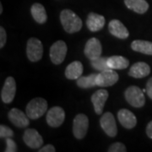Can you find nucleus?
I'll use <instances>...</instances> for the list:
<instances>
[{
  "label": "nucleus",
  "instance_id": "nucleus-1",
  "mask_svg": "<svg viewBox=\"0 0 152 152\" xmlns=\"http://www.w3.org/2000/svg\"><path fill=\"white\" fill-rule=\"evenodd\" d=\"M60 21L64 31L69 34L80 31L83 26L81 19L70 10H64L61 12Z\"/></svg>",
  "mask_w": 152,
  "mask_h": 152
},
{
  "label": "nucleus",
  "instance_id": "nucleus-2",
  "mask_svg": "<svg viewBox=\"0 0 152 152\" xmlns=\"http://www.w3.org/2000/svg\"><path fill=\"white\" fill-rule=\"evenodd\" d=\"M48 109V102L43 98L32 99L26 106V114L30 119L36 120L42 117Z\"/></svg>",
  "mask_w": 152,
  "mask_h": 152
},
{
  "label": "nucleus",
  "instance_id": "nucleus-3",
  "mask_svg": "<svg viewBox=\"0 0 152 152\" xmlns=\"http://www.w3.org/2000/svg\"><path fill=\"white\" fill-rule=\"evenodd\" d=\"M143 92H144L143 90H141L140 87L131 86L128 87L127 90L125 91V99L132 107L140 108L144 107L145 103V98Z\"/></svg>",
  "mask_w": 152,
  "mask_h": 152
},
{
  "label": "nucleus",
  "instance_id": "nucleus-4",
  "mask_svg": "<svg viewBox=\"0 0 152 152\" xmlns=\"http://www.w3.org/2000/svg\"><path fill=\"white\" fill-rule=\"evenodd\" d=\"M43 54V46L37 38L31 37L28 40L26 46V55L31 62H37L42 59Z\"/></svg>",
  "mask_w": 152,
  "mask_h": 152
},
{
  "label": "nucleus",
  "instance_id": "nucleus-5",
  "mask_svg": "<svg viewBox=\"0 0 152 152\" xmlns=\"http://www.w3.org/2000/svg\"><path fill=\"white\" fill-rule=\"evenodd\" d=\"M89 128V119L85 114L76 115L73 123V134L78 140H82L86 135Z\"/></svg>",
  "mask_w": 152,
  "mask_h": 152
},
{
  "label": "nucleus",
  "instance_id": "nucleus-6",
  "mask_svg": "<svg viewBox=\"0 0 152 152\" xmlns=\"http://www.w3.org/2000/svg\"><path fill=\"white\" fill-rule=\"evenodd\" d=\"M67 45L64 41H57L50 48V58L54 64H62L67 53Z\"/></svg>",
  "mask_w": 152,
  "mask_h": 152
},
{
  "label": "nucleus",
  "instance_id": "nucleus-7",
  "mask_svg": "<svg viewBox=\"0 0 152 152\" xmlns=\"http://www.w3.org/2000/svg\"><path fill=\"white\" fill-rule=\"evenodd\" d=\"M47 123L52 128H58L63 124L65 119L64 110L60 107H53L47 113Z\"/></svg>",
  "mask_w": 152,
  "mask_h": 152
},
{
  "label": "nucleus",
  "instance_id": "nucleus-8",
  "mask_svg": "<svg viewBox=\"0 0 152 152\" xmlns=\"http://www.w3.org/2000/svg\"><path fill=\"white\" fill-rule=\"evenodd\" d=\"M16 93V82L13 77H8L5 80L4 86L1 91V99L4 103H11L15 96Z\"/></svg>",
  "mask_w": 152,
  "mask_h": 152
},
{
  "label": "nucleus",
  "instance_id": "nucleus-9",
  "mask_svg": "<svg viewBox=\"0 0 152 152\" xmlns=\"http://www.w3.org/2000/svg\"><path fill=\"white\" fill-rule=\"evenodd\" d=\"M118 79L119 76L118 73L115 72L113 69H109L100 72V74H97L96 82L98 86L108 87L115 85L118 81Z\"/></svg>",
  "mask_w": 152,
  "mask_h": 152
},
{
  "label": "nucleus",
  "instance_id": "nucleus-10",
  "mask_svg": "<svg viewBox=\"0 0 152 152\" xmlns=\"http://www.w3.org/2000/svg\"><path fill=\"white\" fill-rule=\"evenodd\" d=\"M102 53V47L97 38L92 37L87 41L84 49V53L87 58L93 60L101 57Z\"/></svg>",
  "mask_w": 152,
  "mask_h": 152
},
{
  "label": "nucleus",
  "instance_id": "nucleus-11",
  "mask_svg": "<svg viewBox=\"0 0 152 152\" xmlns=\"http://www.w3.org/2000/svg\"><path fill=\"white\" fill-rule=\"evenodd\" d=\"M100 124L103 131L109 136L113 138L118 134V128L113 115L111 113H106L100 119Z\"/></svg>",
  "mask_w": 152,
  "mask_h": 152
},
{
  "label": "nucleus",
  "instance_id": "nucleus-12",
  "mask_svg": "<svg viewBox=\"0 0 152 152\" xmlns=\"http://www.w3.org/2000/svg\"><path fill=\"white\" fill-rule=\"evenodd\" d=\"M23 140L28 147L31 149H39L43 145L42 137L34 129H28L25 131Z\"/></svg>",
  "mask_w": 152,
  "mask_h": 152
},
{
  "label": "nucleus",
  "instance_id": "nucleus-13",
  "mask_svg": "<svg viewBox=\"0 0 152 152\" xmlns=\"http://www.w3.org/2000/svg\"><path fill=\"white\" fill-rule=\"evenodd\" d=\"M9 119L17 128H26L30 124V118L21 110L12 108L9 112Z\"/></svg>",
  "mask_w": 152,
  "mask_h": 152
},
{
  "label": "nucleus",
  "instance_id": "nucleus-14",
  "mask_svg": "<svg viewBox=\"0 0 152 152\" xmlns=\"http://www.w3.org/2000/svg\"><path fill=\"white\" fill-rule=\"evenodd\" d=\"M108 98V92L107 90L100 89L91 96V102L94 106L95 112L97 115H101L103 112L104 106Z\"/></svg>",
  "mask_w": 152,
  "mask_h": 152
},
{
  "label": "nucleus",
  "instance_id": "nucleus-15",
  "mask_svg": "<svg viewBox=\"0 0 152 152\" xmlns=\"http://www.w3.org/2000/svg\"><path fill=\"white\" fill-rule=\"evenodd\" d=\"M118 118L120 124L125 129H131L137 124V118L135 115L128 109H121L118 113Z\"/></svg>",
  "mask_w": 152,
  "mask_h": 152
},
{
  "label": "nucleus",
  "instance_id": "nucleus-16",
  "mask_svg": "<svg viewBox=\"0 0 152 152\" xmlns=\"http://www.w3.org/2000/svg\"><path fill=\"white\" fill-rule=\"evenodd\" d=\"M105 23H106L105 17L96 13L91 12L89 14V15L87 17V27L92 32H96V31H101L104 27Z\"/></svg>",
  "mask_w": 152,
  "mask_h": 152
},
{
  "label": "nucleus",
  "instance_id": "nucleus-17",
  "mask_svg": "<svg viewBox=\"0 0 152 152\" xmlns=\"http://www.w3.org/2000/svg\"><path fill=\"white\" fill-rule=\"evenodd\" d=\"M109 32L113 36L119 39H126L129 37V32L125 26L118 20H111L108 25Z\"/></svg>",
  "mask_w": 152,
  "mask_h": 152
},
{
  "label": "nucleus",
  "instance_id": "nucleus-18",
  "mask_svg": "<svg viewBox=\"0 0 152 152\" xmlns=\"http://www.w3.org/2000/svg\"><path fill=\"white\" fill-rule=\"evenodd\" d=\"M151 73V67L145 62H138L132 65L129 71V75L136 79L146 77Z\"/></svg>",
  "mask_w": 152,
  "mask_h": 152
},
{
  "label": "nucleus",
  "instance_id": "nucleus-19",
  "mask_svg": "<svg viewBox=\"0 0 152 152\" xmlns=\"http://www.w3.org/2000/svg\"><path fill=\"white\" fill-rule=\"evenodd\" d=\"M83 64L80 61H75L67 66L65 69L66 78L69 80H77L83 74Z\"/></svg>",
  "mask_w": 152,
  "mask_h": 152
},
{
  "label": "nucleus",
  "instance_id": "nucleus-20",
  "mask_svg": "<svg viewBox=\"0 0 152 152\" xmlns=\"http://www.w3.org/2000/svg\"><path fill=\"white\" fill-rule=\"evenodd\" d=\"M124 4L128 9L140 15L145 14L149 10V4L145 0H124Z\"/></svg>",
  "mask_w": 152,
  "mask_h": 152
},
{
  "label": "nucleus",
  "instance_id": "nucleus-21",
  "mask_svg": "<svg viewBox=\"0 0 152 152\" xmlns=\"http://www.w3.org/2000/svg\"><path fill=\"white\" fill-rule=\"evenodd\" d=\"M31 13L35 21L38 24H44L48 20L47 12L44 6L39 3L34 4L31 8Z\"/></svg>",
  "mask_w": 152,
  "mask_h": 152
},
{
  "label": "nucleus",
  "instance_id": "nucleus-22",
  "mask_svg": "<svg viewBox=\"0 0 152 152\" xmlns=\"http://www.w3.org/2000/svg\"><path fill=\"white\" fill-rule=\"evenodd\" d=\"M107 64L113 69H124L129 65V60L123 56H112L107 59Z\"/></svg>",
  "mask_w": 152,
  "mask_h": 152
},
{
  "label": "nucleus",
  "instance_id": "nucleus-23",
  "mask_svg": "<svg viewBox=\"0 0 152 152\" xmlns=\"http://www.w3.org/2000/svg\"><path fill=\"white\" fill-rule=\"evenodd\" d=\"M131 48L134 51L143 54L152 55V42L144 40H135L131 43Z\"/></svg>",
  "mask_w": 152,
  "mask_h": 152
},
{
  "label": "nucleus",
  "instance_id": "nucleus-24",
  "mask_svg": "<svg viewBox=\"0 0 152 152\" xmlns=\"http://www.w3.org/2000/svg\"><path fill=\"white\" fill-rule=\"evenodd\" d=\"M96 78H97V74H91L89 76H83L77 79L76 84L79 87L82 89H89L92 88L97 86L96 82Z\"/></svg>",
  "mask_w": 152,
  "mask_h": 152
},
{
  "label": "nucleus",
  "instance_id": "nucleus-25",
  "mask_svg": "<svg viewBox=\"0 0 152 152\" xmlns=\"http://www.w3.org/2000/svg\"><path fill=\"white\" fill-rule=\"evenodd\" d=\"M107 59H108V58H107V57H99L96 59L91 60V64L95 69L102 72V71L110 69L107 64Z\"/></svg>",
  "mask_w": 152,
  "mask_h": 152
},
{
  "label": "nucleus",
  "instance_id": "nucleus-26",
  "mask_svg": "<svg viewBox=\"0 0 152 152\" xmlns=\"http://www.w3.org/2000/svg\"><path fill=\"white\" fill-rule=\"evenodd\" d=\"M14 131L10 129L8 126L1 124L0 126V138L1 139H7V138H12L14 136Z\"/></svg>",
  "mask_w": 152,
  "mask_h": 152
},
{
  "label": "nucleus",
  "instance_id": "nucleus-27",
  "mask_svg": "<svg viewBox=\"0 0 152 152\" xmlns=\"http://www.w3.org/2000/svg\"><path fill=\"white\" fill-rule=\"evenodd\" d=\"M109 152H126L127 151V149L125 145L123 143H120V142H117V143H114L111 146L109 147L108 149Z\"/></svg>",
  "mask_w": 152,
  "mask_h": 152
},
{
  "label": "nucleus",
  "instance_id": "nucleus-28",
  "mask_svg": "<svg viewBox=\"0 0 152 152\" xmlns=\"http://www.w3.org/2000/svg\"><path fill=\"white\" fill-rule=\"evenodd\" d=\"M6 142V149L5 152H16L17 151V145L14 140L12 138H7L5 139Z\"/></svg>",
  "mask_w": 152,
  "mask_h": 152
},
{
  "label": "nucleus",
  "instance_id": "nucleus-29",
  "mask_svg": "<svg viewBox=\"0 0 152 152\" xmlns=\"http://www.w3.org/2000/svg\"><path fill=\"white\" fill-rule=\"evenodd\" d=\"M7 40V34L4 27H0V48H3L4 47Z\"/></svg>",
  "mask_w": 152,
  "mask_h": 152
},
{
  "label": "nucleus",
  "instance_id": "nucleus-30",
  "mask_svg": "<svg viewBox=\"0 0 152 152\" xmlns=\"http://www.w3.org/2000/svg\"><path fill=\"white\" fill-rule=\"evenodd\" d=\"M39 152H55L56 149L53 145H46L42 149H39Z\"/></svg>",
  "mask_w": 152,
  "mask_h": 152
},
{
  "label": "nucleus",
  "instance_id": "nucleus-31",
  "mask_svg": "<svg viewBox=\"0 0 152 152\" xmlns=\"http://www.w3.org/2000/svg\"><path fill=\"white\" fill-rule=\"evenodd\" d=\"M145 90H146V93L147 95H148V96L152 100V77L147 81Z\"/></svg>",
  "mask_w": 152,
  "mask_h": 152
},
{
  "label": "nucleus",
  "instance_id": "nucleus-32",
  "mask_svg": "<svg viewBox=\"0 0 152 152\" xmlns=\"http://www.w3.org/2000/svg\"><path fill=\"white\" fill-rule=\"evenodd\" d=\"M146 134L149 138L152 139V121H151L146 127Z\"/></svg>",
  "mask_w": 152,
  "mask_h": 152
},
{
  "label": "nucleus",
  "instance_id": "nucleus-33",
  "mask_svg": "<svg viewBox=\"0 0 152 152\" xmlns=\"http://www.w3.org/2000/svg\"><path fill=\"white\" fill-rule=\"evenodd\" d=\"M0 14H3V5H2V4H0Z\"/></svg>",
  "mask_w": 152,
  "mask_h": 152
}]
</instances>
